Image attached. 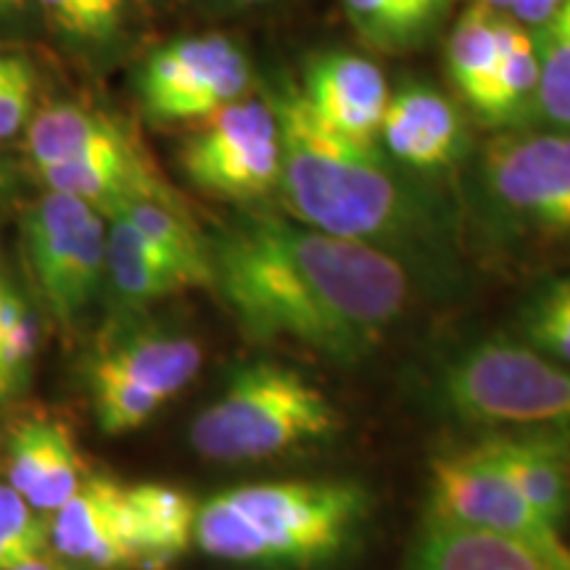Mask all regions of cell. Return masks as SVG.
<instances>
[{"label":"cell","mask_w":570,"mask_h":570,"mask_svg":"<svg viewBox=\"0 0 570 570\" xmlns=\"http://www.w3.org/2000/svg\"><path fill=\"white\" fill-rule=\"evenodd\" d=\"M51 518L48 512L32 508L11 483H0V529L30 558H40L53 550Z\"/></svg>","instance_id":"cell-31"},{"label":"cell","mask_w":570,"mask_h":570,"mask_svg":"<svg viewBox=\"0 0 570 570\" xmlns=\"http://www.w3.org/2000/svg\"><path fill=\"white\" fill-rule=\"evenodd\" d=\"M433 399L460 423L570 439V367L525 341L487 336L449 352Z\"/></svg>","instance_id":"cell-4"},{"label":"cell","mask_w":570,"mask_h":570,"mask_svg":"<svg viewBox=\"0 0 570 570\" xmlns=\"http://www.w3.org/2000/svg\"><path fill=\"white\" fill-rule=\"evenodd\" d=\"M13 294V291L9 288V285L3 283V277H0V315H3V309H6V302H9V296Z\"/></svg>","instance_id":"cell-36"},{"label":"cell","mask_w":570,"mask_h":570,"mask_svg":"<svg viewBox=\"0 0 570 570\" xmlns=\"http://www.w3.org/2000/svg\"><path fill=\"white\" fill-rule=\"evenodd\" d=\"M336 404L296 370L254 362L235 370L223 394L198 412L190 444L212 462H262L338 431Z\"/></svg>","instance_id":"cell-5"},{"label":"cell","mask_w":570,"mask_h":570,"mask_svg":"<svg viewBox=\"0 0 570 570\" xmlns=\"http://www.w3.org/2000/svg\"><path fill=\"white\" fill-rule=\"evenodd\" d=\"M281 161L275 106L246 96L202 119L180 151L188 180L204 194L230 202H252L275 190Z\"/></svg>","instance_id":"cell-9"},{"label":"cell","mask_w":570,"mask_h":570,"mask_svg":"<svg viewBox=\"0 0 570 570\" xmlns=\"http://www.w3.org/2000/svg\"><path fill=\"white\" fill-rule=\"evenodd\" d=\"M539 92L533 119L570 132V0L537 30Z\"/></svg>","instance_id":"cell-25"},{"label":"cell","mask_w":570,"mask_h":570,"mask_svg":"<svg viewBox=\"0 0 570 570\" xmlns=\"http://www.w3.org/2000/svg\"><path fill=\"white\" fill-rule=\"evenodd\" d=\"M377 138L383 151L410 173H441L454 167L468 148L460 111L428 85H404L391 92Z\"/></svg>","instance_id":"cell-11"},{"label":"cell","mask_w":570,"mask_h":570,"mask_svg":"<svg viewBox=\"0 0 570 570\" xmlns=\"http://www.w3.org/2000/svg\"><path fill=\"white\" fill-rule=\"evenodd\" d=\"M56 30L77 40H109L122 27L130 0H38Z\"/></svg>","instance_id":"cell-29"},{"label":"cell","mask_w":570,"mask_h":570,"mask_svg":"<svg viewBox=\"0 0 570 570\" xmlns=\"http://www.w3.org/2000/svg\"><path fill=\"white\" fill-rule=\"evenodd\" d=\"M425 518L539 544L566 541L558 525L533 510L512 481L494 433L433 458L428 473Z\"/></svg>","instance_id":"cell-7"},{"label":"cell","mask_w":570,"mask_h":570,"mask_svg":"<svg viewBox=\"0 0 570 570\" xmlns=\"http://www.w3.org/2000/svg\"><path fill=\"white\" fill-rule=\"evenodd\" d=\"M566 3V0H515V6H512V13L523 21V24L529 27H539L544 24V21L552 19V13L560 9V6Z\"/></svg>","instance_id":"cell-32"},{"label":"cell","mask_w":570,"mask_h":570,"mask_svg":"<svg viewBox=\"0 0 570 570\" xmlns=\"http://www.w3.org/2000/svg\"><path fill=\"white\" fill-rule=\"evenodd\" d=\"M402 570H570V544H539L423 518Z\"/></svg>","instance_id":"cell-13"},{"label":"cell","mask_w":570,"mask_h":570,"mask_svg":"<svg viewBox=\"0 0 570 570\" xmlns=\"http://www.w3.org/2000/svg\"><path fill=\"white\" fill-rule=\"evenodd\" d=\"M38 173L48 188L82 198L104 217H111L132 202H156L185 209L180 196L161 180L159 169L142 148L53 164Z\"/></svg>","instance_id":"cell-16"},{"label":"cell","mask_w":570,"mask_h":570,"mask_svg":"<svg viewBox=\"0 0 570 570\" xmlns=\"http://www.w3.org/2000/svg\"><path fill=\"white\" fill-rule=\"evenodd\" d=\"M198 504L167 483L125 487V531L132 570H167L196 541Z\"/></svg>","instance_id":"cell-17"},{"label":"cell","mask_w":570,"mask_h":570,"mask_svg":"<svg viewBox=\"0 0 570 570\" xmlns=\"http://www.w3.org/2000/svg\"><path fill=\"white\" fill-rule=\"evenodd\" d=\"M51 547L59 558L96 570H132L125 531V483L88 475L51 518Z\"/></svg>","instance_id":"cell-14"},{"label":"cell","mask_w":570,"mask_h":570,"mask_svg":"<svg viewBox=\"0 0 570 570\" xmlns=\"http://www.w3.org/2000/svg\"><path fill=\"white\" fill-rule=\"evenodd\" d=\"M302 96L331 130L377 142L391 92L383 71L365 56L331 51L306 63Z\"/></svg>","instance_id":"cell-12"},{"label":"cell","mask_w":570,"mask_h":570,"mask_svg":"<svg viewBox=\"0 0 570 570\" xmlns=\"http://www.w3.org/2000/svg\"><path fill=\"white\" fill-rule=\"evenodd\" d=\"M344 6L362 38L386 51H402L433 27L412 0H344Z\"/></svg>","instance_id":"cell-27"},{"label":"cell","mask_w":570,"mask_h":570,"mask_svg":"<svg viewBox=\"0 0 570 570\" xmlns=\"http://www.w3.org/2000/svg\"><path fill=\"white\" fill-rule=\"evenodd\" d=\"M525 344L570 367V275L541 283L518 315Z\"/></svg>","instance_id":"cell-26"},{"label":"cell","mask_w":570,"mask_h":570,"mask_svg":"<svg viewBox=\"0 0 570 570\" xmlns=\"http://www.w3.org/2000/svg\"><path fill=\"white\" fill-rule=\"evenodd\" d=\"M481 6H487V9L497 11V13H504V11H512V6H515V0H479Z\"/></svg>","instance_id":"cell-35"},{"label":"cell","mask_w":570,"mask_h":570,"mask_svg":"<svg viewBox=\"0 0 570 570\" xmlns=\"http://www.w3.org/2000/svg\"><path fill=\"white\" fill-rule=\"evenodd\" d=\"M370 510L373 499L360 481L248 483L198 508L196 544L230 566L315 570L352 550Z\"/></svg>","instance_id":"cell-3"},{"label":"cell","mask_w":570,"mask_h":570,"mask_svg":"<svg viewBox=\"0 0 570 570\" xmlns=\"http://www.w3.org/2000/svg\"><path fill=\"white\" fill-rule=\"evenodd\" d=\"M27 560H32L30 554L21 550V547L13 544V541L3 533V529H0V570H13Z\"/></svg>","instance_id":"cell-33"},{"label":"cell","mask_w":570,"mask_h":570,"mask_svg":"<svg viewBox=\"0 0 570 570\" xmlns=\"http://www.w3.org/2000/svg\"><path fill=\"white\" fill-rule=\"evenodd\" d=\"M504 465L523 497L562 531L570 512V439L558 433H494Z\"/></svg>","instance_id":"cell-20"},{"label":"cell","mask_w":570,"mask_h":570,"mask_svg":"<svg viewBox=\"0 0 570 570\" xmlns=\"http://www.w3.org/2000/svg\"><path fill=\"white\" fill-rule=\"evenodd\" d=\"M248 61L225 35H190L156 51L142 67L138 92L156 122H202L246 96Z\"/></svg>","instance_id":"cell-10"},{"label":"cell","mask_w":570,"mask_h":570,"mask_svg":"<svg viewBox=\"0 0 570 570\" xmlns=\"http://www.w3.org/2000/svg\"><path fill=\"white\" fill-rule=\"evenodd\" d=\"M109 230L104 214L82 198L51 190L24 217L32 275L56 320L80 317L101 288Z\"/></svg>","instance_id":"cell-8"},{"label":"cell","mask_w":570,"mask_h":570,"mask_svg":"<svg viewBox=\"0 0 570 570\" xmlns=\"http://www.w3.org/2000/svg\"><path fill=\"white\" fill-rule=\"evenodd\" d=\"M90 391L98 425L109 436H122L146 425L167 404L164 399L109 375L90 373Z\"/></svg>","instance_id":"cell-28"},{"label":"cell","mask_w":570,"mask_h":570,"mask_svg":"<svg viewBox=\"0 0 570 570\" xmlns=\"http://www.w3.org/2000/svg\"><path fill=\"white\" fill-rule=\"evenodd\" d=\"M114 214H122L138 227L142 238L159 252L173 275L183 283V288H214L212 244H206L196 230L188 209L156 202H132Z\"/></svg>","instance_id":"cell-21"},{"label":"cell","mask_w":570,"mask_h":570,"mask_svg":"<svg viewBox=\"0 0 570 570\" xmlns=\"http://www.w3.org/2000/svg\"><path fill=\"white\" fill-rule=\"evenodd\" d=\"M481 194L499 227L570 238V132H504L481 156Z\"/></svg>","instance_id":"cell-6"},{"label":"cell","mask_w":570,"mask_h":570,"mask_svg":"<svg viewBox=\"0 0 570 570\" xmlns=\"http://www.w3.org/2000/svg\"><path fill=\"white\" fill-rule=\"evenodd\" d=\"M106 273L111 277L114 294L125 306H146L185 291L159 252L122 214L109 217Z\"/></svg>","instance_id":"cell-22"},{"label":"cell","mask_w":570,"mask_h":570,"mask_svg":"<svg viewBox=\"0 0 570 570\" xmlns=\"http://www.w3.org/2000/svg\"><path fill=\"white\" fill-rule=\"evenodd\" d=\"M35 88L38 80L32 63L21 56L0 53V146L30 125Z\"/></svg>","instance_id":"cell-30"},{"label":"cell","mask_w":570,"mask_h":570,"mask_svg":"<svg viewBox=\"0 0 570 570\" xmlns=\"http://www.w3.org/2000/svg\"><path fill=\"white\" fill-rule=\"evenodd\" d=\"M281 122V188L296 223L394 256L425 294L465 288V252L454 212L377 142L320 122L302 90L273 104Z\"/></svg>","instance_id":"cell-2"},{"label":"cell","mask_w":570,"mask_h":570,"mask_svg":"<svg viewBox=\"0 0 570 570\" xmlns=\"http://www.w3.org/2000/svg\"><path fill=\"white\" fill-rule=\"evenodd\" d=\"M539 92L537 35L504 21L502 59L491 80L489 96L475 117L491 127H520L533 119Z\"/></svg>","instance_id":"cell-23"},{"label":"cell","mask_w":570,"mask_h":570,"mask_svg":"<svg viewBox=\"0 0 570 570\" xmlns=\"http://www.w3.org/2000/svg\"><path fill=\"white\" fill-rule=\"evenodd\" d=\"M202 362V346L194 338L142 333V336L106 348L90 365V373L117 377L169 402L194 381Z\"/></svg>","instance_id":"cell-19"},{"label":"cell","mask_w":570,"mask_h":570,"mask_svg":"<svg viewBox=\"0 0 570 570\" xmlns=\"http://www.w3.org/2000/svg\"><path fill=\"white\" fill-rule=\"evenodd\" d=\"M0 177H6V173H3V167H0Z\"/></svg>","instance_id":"cell-39"},{"label":"cell","mask_w":570,"mask_h":570,"mask_svg":"<svg viewBox=\"0 0 570 570\" xmlns=\"http://www.w3.org/2000/svg\"><path fill=\"white\" fill-rule=\"evenodd\" d=\"M132 148H140V142L119 119L88 106H48L27 125V154L35 169Z\"/></svg>","instance_id":"cell-18"},{"label":"cell","mask_w":570,"mask_h":570,"mask_svg":"<svg viewBox=\"0 0 570 570\" xmlns=\"http://www.w3.org/2000/svg\"><path fill=\"white\" fill-rule=\"evenodd\" d=\"M3 183H6V177H0V190H3Z\"/></svg>","instance_id":"cell-37"},{"label":"cell","mask_w":570,"mask_h":570,"mask_svg":"<svg viewBox=\"0 0 570 570\" xmlns=\"http://www.w3.org/2000/svg\"><path fill=\"white\" fill-rule=\"evenodd\" d=\"M6 475L32 508L48 515H53L88 479L71 431L48 415L24 417L11 428Z\"/></svg>","instance_id":"cell-15"},{"label":"cell","mask_w":570,"mask_h":570,"mask_svg":"<svg viewBox=\"0 0 570 570\" xmlns=\"http://www.w3.org/2000/svg\"><path fill=\"white\" fill-rule=\"evenodd\" d=\"M244 3H259V0H244Z\"/></svg>","instance_id":"cell-38"},{"label":"cell","mask_w":570,"mask_h":570,"mask_svg":"<svg viewBox=\"0 0 570 570\" xmlns=\"http://www.w3.org/2000/svg\"><path fill=\"white\" fill-rule=\"evenodd\" d=\"M214 288L246 338L360 365L407 315L412 277L394 256L296 219L254 214L212 244Z\"/></svg>","instance_id":"cell-1"},{"label":"cell","mask_w":570,"mask_h":570,"mask_svg":"<svg viewBox=\"0 0 570 570\" xmlns=\"http://www.w3.org/2000/svg\"><path fill=\"white\" fill-rule=\"evenodd\" d=\"M412 3L417 6V11L423 13V17L431 21V24H436L439 13H441V9H444L446 0H412Z\"/></svg>","instance_id":"cell-34"},{"label":"cell","mask_w":570,"mask_h":570,"mask_svg":"<svg viewBox=\"0 0 570 570\" xmlns=\"http://www.w3.org/2000/svg\"><path fill=\"white\" fill-rule=\"evenodd\" d=\"M504 21L508 19L502 13L475 3L462 13L449 38V75L473 114H479L487 101L502 59Z\"/></svg>","instance_id":"cell-24"}]
</instances>
